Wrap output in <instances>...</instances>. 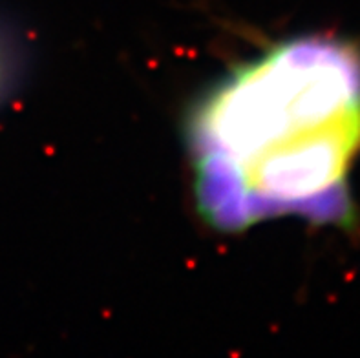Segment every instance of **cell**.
<instances>
[{
  "label": "cell",
  "instance_id": "obj_1",
  "mask_svg": "<svg viewBox=\"0 0 360 358\" xmlns=\"http://www.w3.org/2000/svg\"><path fill=\"white\" fill-rule=\"evenodd\" d=\"M359 152L360 53L331 37L283 42L234 70L192 122L198 203L224 231L280 216L344 222Z\"/></svg>",
  "mask_w": 360,
  "mask_h": 358
}]
</instances>
